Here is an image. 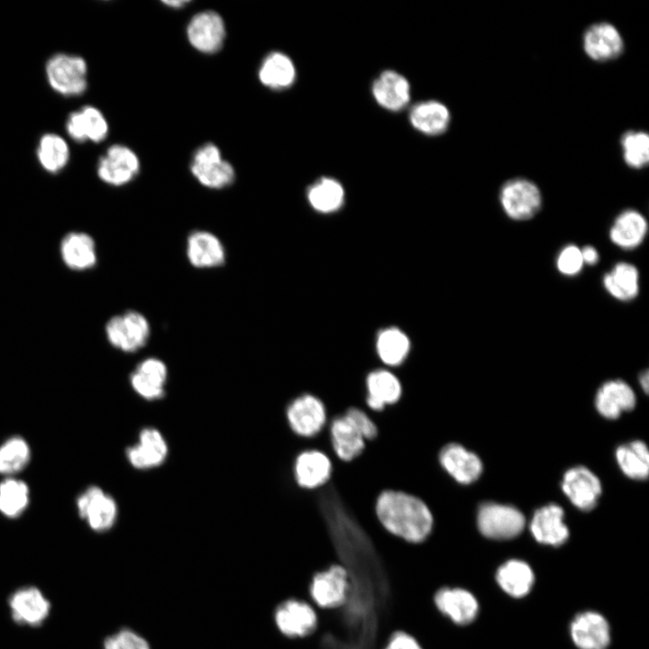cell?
<instances>
[{
  "mask_svg": "<svg viewBox=\"0 0 649 649\" xmlns=\"http://www.w3.org/2000/svg\"><path fill=\"white\" fill-rule=\"evenodd\" d=\"M167 376L166 364L158 358L151 357L137 365L130 376V382L139 396L155 400L164 396Z\"/></svg>",
  "mask_w": 649,
  "mask_h": 649,
  "instance_id": "cell-24",
  "label": "cell"
},
{
  "mask_svg": "<svg viewBox=\"0 0 649 649\" xmlns=\"http://www.w3.org/2000/svg\"><path fill=\"white\" fill-rule=\"evenodd\" d=\"M616 458L622 471L634 480H644L649 471V452L646 444L639 440L620 445Z\"/></svg>",
  "mask_w": 649,
  "mask_h": 649,
  "instance_id": "cell-35",
  "label": "cell"
},
{
  "mask_svg": "<svg viewBox=\"0 0 649 649\" xmlns=\"http://www.w3.org/2000/svg\"><path fill=\"white\" fill-rule=\"evenodd\" d=\"M403 394L398 378L388 370L370 372L365 379L364 407L371 413H380L387 407L396 405Z\"/></svg>",
  "mask_w": 649,
  "mask_h": 649,
  "instance_id": "cell-15",
  "label": "cell"
},
{
  "mask_svg": "<svg viewBox=\"0 0 649 649\" xmlns=\"http://www.w3.org/2000/svg\"><path fill=\"white\" fill-rule=\"evenodd\" d=\"M342 415L361 434L365 441L370 442L377 438L379 434L378 426L363 408L352 406L347 407Z\"/></svg>",
  "mask_w": 649,
  "mask_h": 649,
  "instance_id": "cell-42",
  "label": "cell"
},
{
  "mask_svg": "<svg viewBox=\"0 0 649 649\" xmlns=\"http://www.w3.org/2000/svg\"><path fill=\"white\" fill-rule=\"evenodd\" d=\"M293 472L299 488L306 490L316 489L331 480L333 461L326 452L319 449L306 448L297 455Z\"/></svg>",
  "mask_w": 649,
  "mask_h": 649,
  "instance_id": "cell-12",
  "label": "cell"
},
{
  "mask_svg": "<svg viewBox=\"0 0 649 649\" xmlns=\"http://www.w3.org/2000/svg\"><path fill=\"white\" fill-rule=\"evenodd\" d=\"M562 489L571 503L583 511L592 509L601 494L599 480L583 466L571 468L564 473Z\"/></svg>",
  "mask_w": 649,
  "mask_h": 649,
  "instance_id": "cell-18",
  "label": "cell"
},
{
  "mask_svg": "<svg viewBox=\"0 0 649 649\" xmlns=\"http://www.w3.org/2000/svg\"><path fill=\"white\" fill-rule=\"evenodd\" d=\"M328 440L338 461L351 462L365 450L366 441L341 414L329 419Z\"/></svg>",
  "mask_w": 649,
  "mask_h": 649,
  "instance_id": "cell-19",
  "label": "cell"
},
{
  "mask_svg": "<svg viewBox=\"0 0 649 649\" xmlns=\"http://www.w3.org/2000/svg\"><path fill=\"white\" fill-rule=\"evenodd\" d=\"M168 454L167 443L155 428L148 427L141 431L138 443L129 447L126 456L133 467L146 470L158 467Z\"/></svg>",
  "mask_w": 649,
  "mask_h": 649,
  "instance_id": "cell-21",
  "label": "cell"
},
{
  "mask_svg": "<svg viewBox=\"0 0 649 649\" xmlns=\"http://www.w3.org/2000/svg\"><path fill=\"white\" fill-rule=\"evenodd\" d=\"M295 78L296 69L292 60L279 51L270 53L259 70L261 82L271 89L287 88L293 84Z\"/></svg>",
  "mask_w": 649,
  "mask_h": 649,
  "instance_id": "cell-33",
  "label": "cell"
},
{
  "mask_svg": "<svg viewBox=\"0 0 649 649\" xmlns=\"http://www.w3.org/2000/svg\"><path fill=\"white\" fill-rule=\"evenodd\" d=\"M46 76L50 87L63 96H79L87 87V67L79 56L59 53L46 63Z\"/></svg>",
  "mask_w": 649,
  "mask_h": 649,
  "instance_id": "cell-4",
  "label": "cell"
},
{
  "mask_svg": "<svg viewBox=\"0 0 649 649\" xmlns=\"http://www.w3.org/2000/svg\"><path fill=\"white\" fill-rule=\"evenodd\" d=\"M341 184L330 178H322L313 184L307 193L311 206L317 211L328 213L336 210L343 201Z\"/></svg>",
  "mask_w": 649,
  "mask_h": 649,
  "instance_id": "cell-38",
  "label": "cell"
},
{
  "mask_svg": "<svg viewBox=\"0 0 649 649\" xmlns=\"http://www.w3.org/2000/svg\"><path fill=\"white\" fill-rule=\"evenodd\" d=\"M163 3L170 7L178 8V7H182L184 5L187 4L188 2L182 1V0H180V1L174 0V1H164Z\"/></svg>",
  "mask_w": 649,
  "mask_h": 649,
  "instance_id": "cell-49",
  "label": "cell"
},
{
  "mask_svg": "<svg viewBox=\"0 0 649 649\" xmlns=\"http://www.w3.org/2000/svg\"><path fill=\"white\" fill-rule=\"evenodd\" d=\"M563 509L550 504L535 511L530 530L535 540L544 544L561 545L569 537V529L563 521Z\"/></svg>",
  "mask_w": 649,
  "mask_h": 649,
  "instance_id": "cell-22",
  "label": "cell"
},
{
  "mask_svg": "<svg viewBox=\"0 0 649 649\" xmlns=\"http://www.w3.org/2000/svg\"><path fill=\"white\" fill-rule=\"evenodd\" d=\"M9 604L16 622L32 626L41 624L50 612V602L33 587L17 590Z\"/></svg>",
  "mask_w": 649,
  "mask_h": 649,
  "instance_id": "cell-27",
  "label": "cell"
},
{
  "mask_svg": "<svg viewBox=\"0 0 649 649\" xmlns=\"http://www.w3.org/2000/svg\"><path fill=\"white\" fill-rule=\"evenodd\" d=\"M187 256L193 267L215 268L224 263L225 250L216 235L207 231L197 230L187 237Z\"/></svg>",
  "mask_w": 649,
  "mask_h": 649,
  "instance_id": "cell-23",
  "label": "cell"
},
{
  "mask_svg": "<svg viewBox=\"0 0 649 649\" xmlns=\"http://www.w3.org/2000/svg\"><path fill=\"white\" fill-rule=\"evenodd\" d=\"M635 395L631 387L623 380H609L599 388L595 406L599 413L609 419L617 418L623 412L635 406Z\"/></svg>",
  "mask_w": 649,
  "mask_h": 649,
  "instance_id": "cell-25",
  "label": "cell"
},
{
  "mask_svg": "<svg viewBox=\"0 0 649 649\" xmlns=\"http://www.w3.org/2000/svg\"><path fill=\"white\" fill-rule=\"evenodd\" d=\"M412 125L427 135H438L448 128L450 112L438 101H425L416 105L409 114Z\"/></svg>",
  "mask_w": 649,
  "mask_h": 649,
  "instance_id": "cell-32",
  "label": "cell"
},
{
  "mask_svg": "<svg viewBox=\"0 0 649 649\" xmlns=\"http://www.w3.org/2000/svg\"><path fill=\"white\" fill-rule=\"evenodd\" d=\"M187 33L190 44L196 50L211 54L222 48L225 38V26L217 13L204 11L192 17Z\"/></svg>",
  "mask_w": 649,
  "mask_h": 649,
  "instance_id": "cell-16",
  "label": "cell"
},
{
  "mask_svg": "<svg viewBox=\"0 0 649 649\" xmlns=\"http://www.w3.org/2000/svg\"><path fill=\"white\" fill-rule=\"evenodd\" d=\"M498 199L504 213L515 221H526L534 217L541 209L542 193L533 181L515 178L506 181L500 187Z\"/></svg>",
  "mask_w": 649,
  "mask_h": 649,
  "instance_id": "cell-3",
  "label": "cell"
},
{
  "mask_svg": "<svg viewBox=\"0 0 649 649\" xmlns=\"http://www.w3.org/2000/svg\"><path fill=\"white\" fill-rule=\"evenodd\" d=\"M582 45L586 55L598 62L610 61L618 58L625 48L620 32L608 22L590 25L583 33Z\"/></svg>",
  "mask_w": 649,
  "mask_h": 649,
  "instance_id": "cell-11",
  "label": "cell"
},
{
  "mask_svg": "<svg viewBox=\"0 0 649 649\" xmlns=\"http://www.w3.org/2000/svg\"><path fill=\"white\" fill-rule=\"evenodd\" d=\"M66 129L76 142H99L108 133V124L103 114L96 107L87 105L69 114Z\"/></svg>",
  "mask_w": 649,
  "mask_h": 649,
  "instance_id": "cell-26",
  "label": "cell"
},
{
  "mask_svg": "<svg viewBox=\"0 0 649 649\" xmlns=\"http://www.w3.org/2000/svg\"><path fill=\"white\" fill-rule=\"evenodd\" d=\"M580 251L584 264L592 266L595 265L599 260L598 251L591 245L584 246L582 249H580Z\"/></svg>",
  "mask_w": 649,
  "mask_h": 649,
  "instance_id": "cell-46",
  "label": "cell"
},
{
  "mask_svg": "<svg viewBox=\"0 0 649 649\" xmlns=\"http://www.w3.org/2000/svg\"><path fill=\"white\" fill-rule=\"evenodd\" d=\"M374 514L387 533L410 544L424 542L434 527V516L427 504L403 490H382L375 499Z\"/></svg>",
  "mask_w": 649,
  "mask_h": 649,
  "instance_id": "cell-1",
  "label": "cell"
},
{
  "mask_svg": "<svg viewBox=\"0 0 649 649\" xmlns=\"http://www.w3.org/2000/svg\"><path fill=\"white\" fill-rule=\"evenodd\" d=\"M384 649H422L417 641L404 632H395L388 638Z\"/></svg>",
  "mask_w": 649,
  "mask_h": 649,
  "instance_id": "cell-45",
  "label": "cell"
},
{
  "mask_svg": "<svg viewBox=\"0 0 649 649\" xmlns=\"http://www.w3.org/2000/svg\"><path fill=\"white\" fill-rule=\"evenodd\" d=\"M76 507L79 516L96 532H105L115 523L116 502L97 486L87 488L78 497Z\"/></svg>",
  "mask_w": 649,
  "mask_h": 649,
  "instance_id": "cell-10",
  "label": "cell"
},
{
  "mask_svg": "<svg viewBox=\"0 0 649 649\" xmlns=\"http://www.w3.org/2000/svg\"><path fill=\"white\" fill-rule=\"evenodd\" d=\"M348 590L346 569L334 564L313 576L308 588L311 605L320 609L339 608L345 601Z\"/></svg>",
  "mask_w": 649,
  "mask_h": 649,
  "instance_id": "cell-7",
  "label": "cell"
},
{
  "mask_svg": "<svg viewBox=\"0 0 649 649\" xmlns=\"http://www.w3.org/2000/svg\"><path fill=\"white\" fill-rule=\"evenodd\" d=\"M584 265L580 249L574 244H568L559 252L556 267L565 276H575L580 272Z\"/></svg>",
  "mask_w": 649,
  "mask_h": 649,
  "instance_id": "cell-43",
  "label": "cell"
},
{
  "mask_svg": "<svg viewBox=\"0 0 649 649\" xmlns=\"http://www.w3.org/2000/svg\"><path fill=\"white\" fill-rule=\"evenodd\" d=\"M438 462L443 470L460 484L474 482L483 469L478 455L457 443L443 445L439 451Z\"/></svg>",
  "mask_w": 649,
  "mask_h": 649,
  "instance_id": "cell-17",
  "label": "cell"
},
{
  "mask_svg": "<svg viewBox=\"0 0 649 649\" xmlns=\"http://www.w3.org/2000/svg\"><path fill=\"white\" fill-rule=\"evenodd\" d=\"M140 169L137 155L128 147L114 144L109 147L97 165L100 179L111 186H123L133 180Z\"/></svg>",
  "mask_w": 649,
  "mask_h": 649,
  "instance_id": "cell-13",
  "label": "cell"
},
{
  "mask_svg": "<svg viewBox=\"0 0 649 649\" xmlns=\"http://www.w3.org/2000/svg\"><path fill=\"white\" fill-rule=\"evenodd\" d=\"M437 611L452 623L466 626L472 622L479 610L476 598L461 587H443L433 597Z\"/></svg>",
  "mask_w": 649,
  "mask_h": 649,
  "instance_id": "cell-14",
  "label": "cell"
},
{
  "mask_svg": "<svg viewBox=\"0 0 649 649\" xmlns=\"http://www.w3.org/2000/svg\"><path fill=\"white\" fill-rule=\"evenodd\" d=\"M286 419L291 431L306 439L320 434L328 421L324 402L311 393L294 398L286 408Z\"/></svg>",
  "mask_w": 649,
  "mask_h": 649,
  "instance_id": "cell-2",
  "label": "cell"
},
{
  "mask_svg": "<svg viewBox=\"0 0 649 649\" xmlns=\"http://www.w3.org/2000/svg\"><path fill=\"white\" fill-rule=\"evenodd\" d=\"M37 157L45 170L57 173L67 165L69 150L62 137L54 133H47L39 142Z\"/></svg>",
  "mask_w": 649,
  "mask_h": 649,
  "instance_id": "cell-37",
  "label": "cell"
},
{
  "mask_svg": "<svg viewBox=\"0 0 649 649\" xmlns=\"http://www.w3.org/2000/svg\"><path fill=\"white\" fill-rule=\"evenodd\" d=\"M409 341L404 333L397 328H388L380 333L377 341L379 359L388 366L399 365L409 351Z\"/></svg>",
  "mask_w": 649,
  "mask_h": 649,
  "instance_id": "cell-40",
  "label": "cell"
},
{
  "mask_svg": "<svg viewBox=\"0 0 649 649\" xmlns=\"http://www.w3.org/2000/svg\"><path fill=\"white\" fill-rule=\"evenodd\" d=\"M623 160L634 169H641L649 163V135L644 131H626L620 139Z\"/></svg>",
  "mask_w": 649,
  "mask_h": 649,
  "instance_id": "cell-41",
  "label": "cell"
},
{
  "mask_svg": "<svg viewBox=\"0 0 649 649\" xmlns=\"http://www.w3.org/2000/svg\"><path fill=\"white\" fill-rule=\"evenodd\" d=\"M534 573L530 566L519 560H510L499 567L497 581L510 596L520 598L526 595L534 583Z\"/></svg>",
  "mask_w": 649,
  "mask_h": 649,
  "instance_id": "cell-34",
  "label": "cell"
},
{
  "mask_svg": "<svg viewBox=\"0 0 649 649\" xmlns=\"http://www.w3.org/2000/svg\"><path fill=\"white\" fill-rule=\"evenodd\" d=\"M571 635L580 649H606L610 640L607 620L592 611L580 613L574 617L571 624Z\"/></svg>",
  "mask_w": 649,
  "mask_h": 649,
  "instance_id": "cell-20",
  "label": "cell"
},
{
  "mask_svg": "<svg viewBox=\"0 0 649 649\" xmlns=\"http://www.w3.org/2000/svg\"><path fill=\"white\" fill-rule=\"evenodd\" d=\"M31 449L20 436H13L0 444V474L12 477L29 463Z\"/></svg>",
  "mask_w": 649,
  "mask_h": 649,
  "instance_id": "cell-39",
  "label": "cell"
},
{
  "mask_svg": "<svg viewBox=\"0 0 649 649\" xmlns=\"http://www.w3.org/2000/svg\"><path fill=\"white\" fill-rule=\"evenodd\" d=\"M602 283L614 298L624 302L630 301L639 292V272L635 265L621 261L605 273Z\"/></svg>",
  "mask_w": 649,
  "mask_h": 649,
  "instance_id": "cell-31",
  "label": "cell"
},
{
  "mask_svg": "<svg viewBox=\"0 0 649 649\" xmlns=\"http://www.w3.org/2000/svg\"><path fill=\"white\" fill-rule=\"evenodd\" d=\"M272 620L275 629L283 637L303 638L315 630L317 614L310 603L291 598L274 607Z\"/></svg>",
  "mask_w": 649,
  "mask_h": 649,
  "instance_id": "cell-5",
  "label": "cell"
},
{
  "mask_svg": "<svg viewBox=\"0 0 649 649\" xmlns=\"http://www.w3.org/2000/svg\"><path fill=\"white\" fill-rule=\"evenodd\" d=\"M114 637L122 649H151L147 639L131 628H122Z\"/></svg>",
  "mask_w": 649,
  "mask_h": 649,
  "instance_id": "cell-44",
  "label": "cell"
},
{
  "mask_svg": "<svg viewBox=\"0 0 649 649\" xmlns=\"http://www.w3.org/2000/svg\"><path fill=\"white\" fill-rule=\"evenodd\" d=\"M372 94L382 107L398 111L409 102L410 86L399 73L387 70L375 79L372 85Z\"/></svg>",
  "mask_w": 649,
  "mask_h": 649,
  "instance_id": "cell-29",
  "label": "cell"
},
{
  "mask_svg": "<svg viewBox=\"0 0 649 649\" xmlns=\"http://www.w3.org/2000/svg\"><path fill=\"white\" fill-rule=\"evenodd\" d=\"M105 334L110 344L116 349L124 352H134L148 342L151 327L142 313L129 310L108 320Z\"/></svg>",
  "mask_w": 649,
  "mask_h": 649,
  "instance_id": "cell-6",
  "label": "cell"
},
{
  "mask_svg": "<svg viewBox=\"0 0 649 649\" xmlns=\"http://www.w3.org/2000/svg\"><path fill=\"white\" fill-rule=\"evenodd\" d=\"M639 382H640L642 388H644V390L645 391V393H647V391H648V384H649L648 371H647V370H645L644 372H643V373L640 375Z\"/></svg>",
  "mask_w": 649,
  "mask_h": 649,
  "instance_id": "cell-48",
  "label": "cell"
},
{
  "mask_svg": "<svg viewBox=\"0 0 649 649\" xmlns=\"http://www.w3.org/2000/svg\"><path fill=\"white\" fill-rule=\"evenodd\" d=\"M30 489L22 480L7 477L0 482V513L9 518L20 516L28 507Z\"/></svg>",
  "mask_w": 649,
  "mask_h": 649,
  "instance_id": "cell-36",
  "label": "cell"
},
{
  "mask_svg": "<svg viewBox=\"0 0 649 649\" xmlns=\"http://www.w3.org/2000/svg\"><path fill=\"white\" fill-rule=\"evenodd\" d=\"M648 230L644 216L635 209L621 212L609 229V239L623 250H633L644 240Z\"/></svg>",
  "mask_w": 649,
  "mask_h": 649,
  "instance_id": "cell-28",
  "label": "cell"
},
{
  "mask_svg": "<svg viewBox=\"0 0 649 649\" xmlns=\"http://www.w3.org/2000/svg\"><path fill=\"white\" fill-rule=\"evenodd\" d=\"M60 255L67 267L74 270L90 269L97 260L93 238L79 232L69 233L62 239Z\"/></svg>",
  "mask_w": 649,
  "mask_h": 649,
  "instance_id": "cell-30",
  "label": "cell"
},
{
  "mask_svg": "<svg viewBox=\"0 0 649 649\" xmlns=\"http://www.w3.org/2000/svg\"><path fill=\"white\" fill-rule=\"evenodd\" d=\"M190 169L204 187L220 189L229 187L235 178L233 166L222 159L217 146L206 143L194 153Z\"/></svg>",
  "mask_w": 649,
  "mask_h": 649,
  "instance_id": "cell-9",
  "label": "cell"
},
{
  "mask_svg": "<svg viewBox=\"0 0 649 649\" xmlns=\"http://www.w3.org/2000/svg\"><path fill=\"white\" fill-rule=\"evenodd\" d=\"M477 524L480 532L489 538L509 539L522 532L525 517L512 506L488 502L479 507Z\"/></svg>",
  "mask_w": 649,
  "mask_h": 649,
  "instance_id": "cell-8",
  "label": "cell"
},
{
  "mask_svg": "<svg viewBox=\"0 0 649 649\" xmlns=\"http://www.w3.org/2000/svg\"><path fill=\"white\" fill-rule=\"evenodd\" d=\"M104 649H122V648L118 645L114 635H112L105 639V641L104 643Z\"/></svg>",
  "mask_w": 649,
  "mask_h": 649,
  "instance_id": "cell-47",
  "label": "cell"
}]
</instances>
